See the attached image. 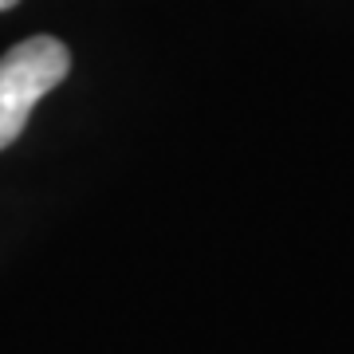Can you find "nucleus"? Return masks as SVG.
<instances>
[{"mask_svg": "<svg viewBox=\"0 0 354 354\" xmlns=\"http://www.w3.org/2000/svg\"><path fill=\"white\" fill-rule=\"evenodd\" d=\"M71 71V51L55 36L20 39L12 51L0 55V150H8L28 114L51 87H59Z\"/></svg>", "mask_w": 354, "mask_h": 354, "instance_id": "1", "label": "nucleus"}, {"mask_svg": "<svg viewBox=\"0 0 354 354\" xmlns=\"http://www.w3.org/2000/svg\"><path fill=\"white\" fill-rule=\"evenodd\" d=\"M16 0H0V12H4V8H12Z\"/></svg>", "mask_w": 354, "mask_h": 354, "instance_id": "2", "label": "nucleus"}]
</instances>
